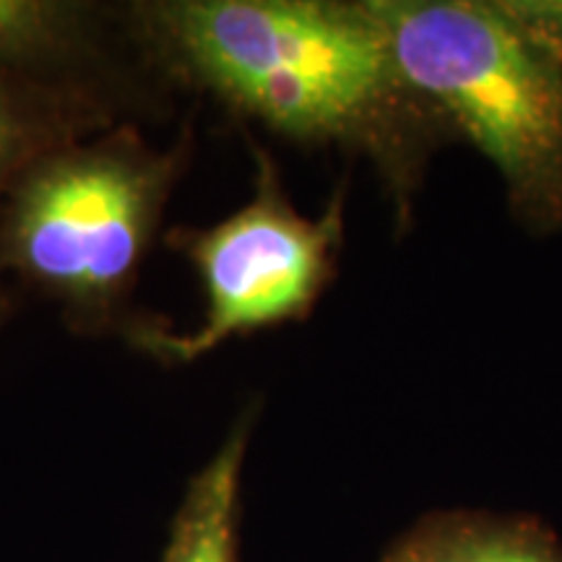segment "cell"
Masks as SVG:
<instances>
[{
  "instance_id": "cell-1",
  "label": "cell",
  "mask_w": 562,
  "mask_h": 562,
  "mask_svg": "<svg viewBox=\"0 0 562 562\" xmlns=\"http://www.w3.org/2000/svg\"><path fill=\"white\" fill-rule=\"evenodd\" d=\"M144 19L170 66L232 110L300 144L368 151L396 191L412 182L435 112L370 0H167Z\"/></svg>"
},
{
  "instance_id": "cell-2",
  "label": "cell",
  "mask_w": 562,
  "mask_h": 562,
  "mask_svg": "<svg viewBox=\"0 0 562 562\" xmlns=\"http://www.w3.org/2000/svg\"><path fill=\"white\" fill-rule=\"evenodd\" d=\"M404 81L495 165L526 224L562 227V45L533 0H370Z\"/></svg>"
},
{
  "instance_id": "cell-3",
  "label": "cell",
  "mask_w": 562,
  "mask_h": 562,
  "mask_svg": "<svg viewBox=\"0 0 562 562\" xmlns=\"http://www.w3.org/2000/svg\"><path fill=\"white\" fill-rule=\"evenodd\" d=\"M182 161V144L159 151L123 131L45 154L5 193L0 261L102 323L136 284Z\"/></svg>"
},
{
  "instance_id": "cell-4",
  "label": "cell",
  "mask_w": 562,
  "mask_h": 562,
  "mask_svg": "<svg viewBox=\"0 0 562 562\" xmlns=\"http://www.w3.org/2000/svg\"><path fill=\"white\" fill-rule=\"evenodd\" d=\"M256 191L243 209L167 237L199 271L206 313L186 334L138 328L133 344L161 362L188 364L235 336L307 318L331 284L344 237L341 191L321 216H305L286 199L269 154L256 149Z\"/></svg>"
},
{
  "instance_id": "cell-5",
  "label": "cell",
  "mask_w": 562,
  "mask_h": 562,
  "mask_svg": "<svg viewBox=\"0 0 562 562\" xmlns=\"http://www.w3.org/2000/svg\"><path fill=\"white\" fill-rule=\"evenodd\" d=\"M250 430L252 412H245L220 451L188 482L161 562H237L240 484Z\"/></svg>"
},
{
  "instance_id": "cell-6",
  "label": "cell",
  "mask_w": 562,
  "mask_h": 562,
  "mask_svg": "<svg viewBox=\"0 0 562 562\" xmlns=\"http://www.w3.org/2000/svg\"><path fill=\"white\" fill-rule=\"evenodd\" d=\"M389 562H562V552L524 526L451 521L414 533Z\"/></svg>"
},
{
  "instance_id": "cell-7",
  "label": "cell",
  "mask_w": 562,
  "mask_h": 562,
  "mask_svg": "<svg viewBox=\"0 0 562 562\" xmlns=\"http://www.w3.org/2000/svg\"><path fill=\"white\" fill-rule=\"evenodd\" d=\"M0 70V199L34 161L68 144L66 115Z\"/></svg>"
},
{
  "instance_id": "cell-8",
  "label": "cell",
  "mask_w": 562,
  "mask_h": 562,
  "mask_svg": "<svg viewBox=\"0 0 562 562\" xmlns=\"http://www.w3.org/2000/svg\"><path fill=\"white\" fill-rule=\"evenodd\" d=\"M79 40V11L50 0H0V70L66 55Z\"/></svg>"
}]
</instances>
